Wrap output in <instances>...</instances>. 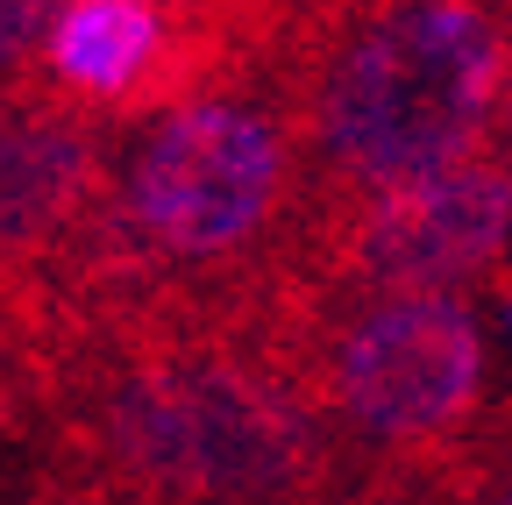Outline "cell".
I'll return each mask as SVG.
<instances>
[{
    "mask_svg": "<svg viewBox=\"0 0 512 505\" xmlns=\"http://www.w3.org/2000/svg\"><path fill=\"white\" fill-rule=\"evenodd\" d=\"M505 8H512V0H505Z\"/></svg>",
    "mask_w": 512,
    "mask_h": 505,
    "instance_id": "11",
    "label": "cell"
},
{
    "mask_svg": "<svg viewBox=\"0 0 512 505\" xmlns=\"http://www.w3.org/2000/svg\"><path fill=\"white\" fill-rule=\"evenodd\" d=\"M292 185L285 121L256 100H185L136 143L114 200L121 242L157 264H228Z\"/></svg>",
    "mask_w": 512,
    "mask_h": 505,
    "instance_id": "3",
    "label": "cell"
},
{
    "mask_svg": "<svg viewBox=\"0 0 512 505\" xmlns=\"http://www.w3.org/2000/svg\"><path fill=\"white\" fill-rule=\"evenodd\" d=\"M64 0H0V72H15L29 50H43Z\"/></svg>",
    "mask_w": 512,
    "mask_h": 505,
    "instance_id": "8",
    "label": "cell"
},
{
    "mask_svg": "<svg viewBox=\"0 0 512 505\" xmlns=\"http://www.w3.org/2000/svg\"><path fill=\"white\" fill-rule=\"evenodd\" d=\"M512 72L484 0H370L313 72V150L349 193L484 150Z\"/></svg>",
    "mask_w": 512,
    "mask_h": 505,
    "instance_id": "2",
    "label": "cell"
},
{
    "mask_svg": "<svg viewBox=\"0 0 512 505\" xmlns=\"http://www.w3.org/2000/svg\"><path fill=\"white\" fill-rule=\"evenodd\" d=\"M484 335L456 292H370L328 349V406L384 449H427L477 413Z\"/></svg>",
    "mask_w": 512,
    "mask_h": 505,
    "instance_id": "4",
    "label": "cell"
},
{
    "mask_svg": "<svg viewBox=\"0 0 512 505\" xmlns=\"http://www.w3.org/2000/svg\"><path fill=\"white\" fill-rule=\"evenodd\" d=\"M50 86L121 107L171 72V29L157 0H64L43 36Z\"/></svg>",
    "mask_w": 512,
    "mask_h": 505,
    "instance_id": "7",
    "label": "cell"
},
{
    "mask_svg": "<svg viewBox=\"0 0 512 505\" xmlns=\"http://www.w3.org/2000/svg\"><path fill=\"white\" fill-rule=\"evenodd\" d=\"M93 449L150 505H306L328 484V427L271 356L214 335L136 342L86 406Z\"/></svg>",
    "mask_w": 512,
    "mask_h": 505,
    "instance_id": "1",
    "label": "cell"
},
{
    "mask_svg": "<svg viewBox=\"0 0 512 505\" xmlns=\"http://www.w3.org/2000/svg\"><path fill=\"white\" fill-rule=\"evenodd\" d=\"M484 505H512V477H505V484H498V491H491Z\"/></svg>",
    "mask_w": 512,
    "mask_h": 505,
    "instance_id": "10",
    "label": "cell"
},
{
    "mask_svg": "<svg viewBox=\"0 0 512 505\" xmlns=\"http://www.w3.org/2000/svg\"><path fill=\"white\" fill-rule=\"evenodd\" d=\"M491 143H484V157L505 171V185H512V72H505V93H498V114H491V129H484Z\"/></svg>",
    "mask_w": 512,
    "mask_h": 505,
    "instance_id": "9",
    "label": "cell"
},
{
    "mask_svg": "<svg viewBox=\"0 0 512 505\" xmlns=\"http://www.w3.org/2000/svg\"><path fill=\"white\" fill-rule=\"evenodd\" d=\"M512 242V185L470 150L392 185H363L342 228V271L363 292H463Z\"/></svg>",
    "mask_w": 512,
    "mask_h": 505,
    "instance_id": "5",
    "label": "cell"
},
{
    "mask_svg": "<svg viewBox=\"0 0 512 505\" xmlns=\"http://www.w3.org/2000/svg\"><path fill=\"white\" fill-rule=\"evenodd\" d=\"M100 129L79 93H0V271L43 257L100 200Z\"/></svg>",
    "mask_w": 512,
    "mask_h": 505,
    "instance_id": "6",
    "label": "cell"
}]
</instances>
